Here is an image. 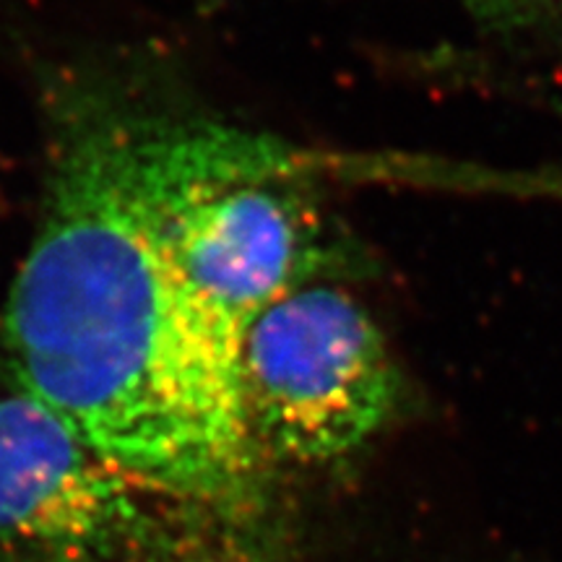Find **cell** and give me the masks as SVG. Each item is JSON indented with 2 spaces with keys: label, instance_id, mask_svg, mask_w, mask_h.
<instances>
[{
  "label": "cell",
  "instance_id": "8992f818",
  "mask_svg": "<svg viewBox=\"0 0 562 562\" xmlns=\"http://www.w3.org/2000/svg\"><path fill=\"white\" fill-rule=\"evenodd\" d=\"M149 562H269L235 533H188L159 547Z\"/></svg>",
  "mask_w": 562,
  "mask_h": 562
},
{
  "label": "cell",
  "instance_id": "277c9868",
  "mask_svg": "<svg viewBox=\"0 0 562 562\" xmlns=\"http://www.w3.org/2000/svg\"><path fill=\"white\" fill-rule=\"evenodd\" d=\"M144 484L102 459L50 409L0 396V554L108 562L146 539Z\"/></svg>",
  "mask_w": 562,
  "mask_h": 562
},
{
  "label": "cell",
  "instance_id": "3957f363",
  "mask_svg": "<svg viewBox=\"0 0 562 562\" xmlns=\"http://www.w3.org/2000/svg\"><path fill=\"white\" fill-rule=\"evenodd\" d=\"M245 417L261 451L349 459L396 417L404 375L368 307L311 281L263 307L237 344Z\"/></svg>",
  "mask_w": 562,
  "mask_h": 562
},
{
  "label": "cell",
  "instance_id": "7a4b0ae2",
  "mask_svg": "<svg viewBox=\"0 0 562 562\" xmlns=\"http://www.w3.org/2000/svg\"><path fill=\"white\" fill-rule=\"evenodd\" d=\"M125 146L154 243L235 355L263 307L339 266L302 180L313 159L229 125L131 112Z\"/></svg>",
  "mask_w": 562,
  "mask_h": 562
},
{
  "label": "cell",
  "instance_id": "5b68a950",
  "mask_svg": "<svg viewBox=\"0 0 562 562\" xmlns=\"http://www.w3.org/2000/svg\"><path fill=\"white\" fill-rule=\"evenodd\" d=\"M453 3L497 32L562 30V0H453Z\"/></svg>",
  "mask_w": 562,
  "mask_h": 562
},
{
  "label": "cell",
  "instance_id": "6da1fadb",
  "mask_svg": "<svg viewBox=\"0 0 562 562\" xmlns=\"http://www.w3.org/2000/svg\"><path fill=\"white\" fill-rule=\"evenodd\" d=\"M0 370L154 495L235 508L256 490L263 451L237 355L146 227L125 110L87 104L63 125L0 323Z\"/></svg>",
  "mask_w": 562,
  "mask_h": 562
}]
</instances>
